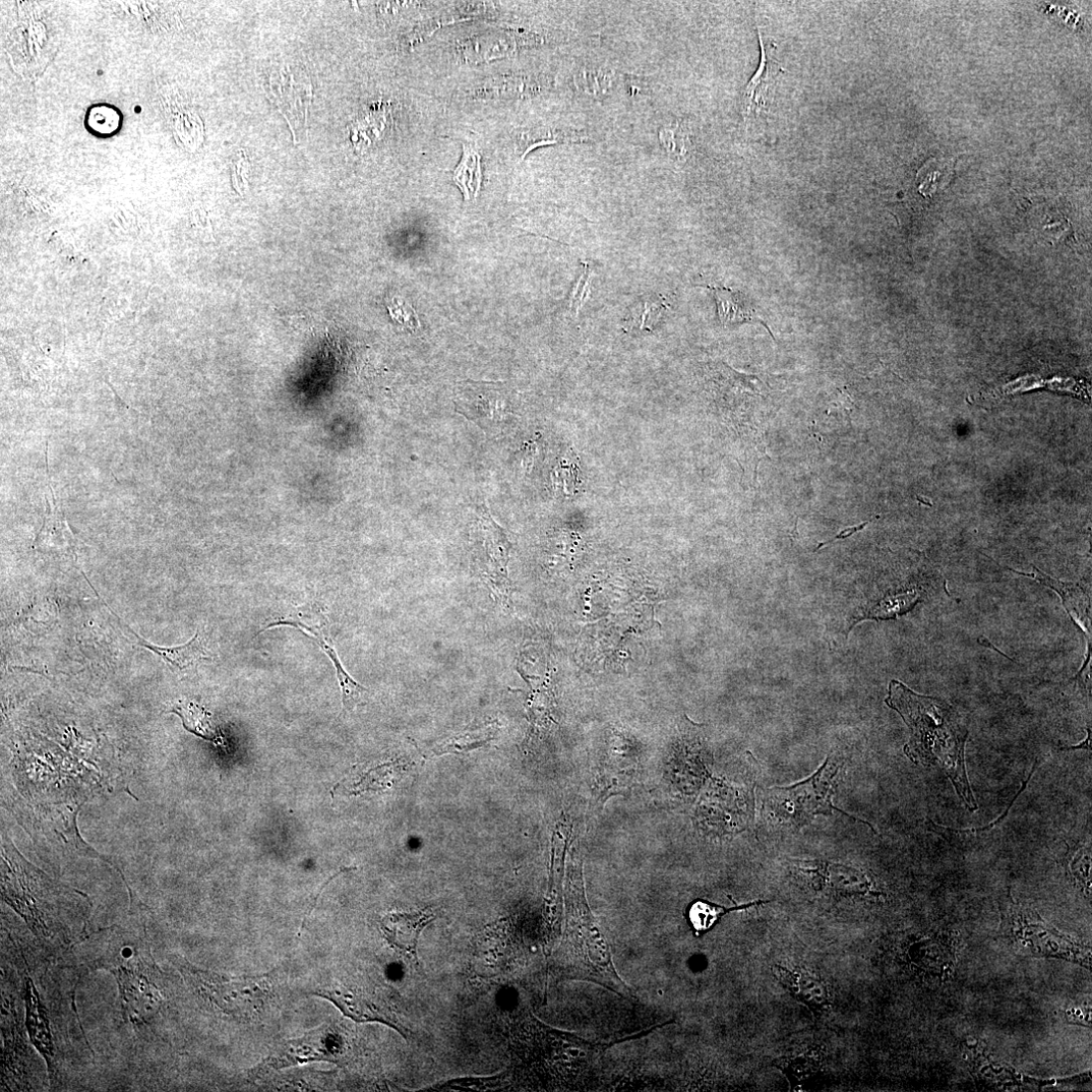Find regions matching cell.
I'll return each instance as SVG.
<instances>
[{
  "label": "cell",
  "instance_id": "6da1fadb",
  "mask_svg": "<svg viewBox=\"0 0 1092 1092\" xmlns=\"http://www.w3.org/2000/svg\"><path fill=\"white\" fill-rule=\"evenodd\" d=\"M886 704L897 711L910 731L905 755L916 764L941 768L970 812L979 810L965 767L968 727L958 711L946 701L917 694L892 680Z\"/></svg>",
  "mask_w": 1092,
  "mask_h": 1092
},
{
  "label": "cell",
  "instance_id": "7a4b0ae2",
  "mask_svg": "<svg viewBox=\"0 0 1092 1092\" xmlns=\"http://www.w3.org/2000/svg\"><path fill=\"white\" fill-rule=\"evenodd\" d=\"M581 881L572 875L566 933L558 953V967L568 979L586 981L628 999L635 992L621 979L609 943L595 923L584 899Z\"/></svg>",
  "mask_w": 1092,
  "mask_h": 1092
},
{
  "label": "cell",
  "instance_id": "3957f363",
  "mask_svg": "<svg viewBox=\"0 0 1092 1092\" xmlns=\"http://www.w3.org/2000/svg\"><path fill=\"white\" fill-rule=\"evenodd\" d=\"M109 934L106 951L96 961L116 978L125 1016L148 1023L164 1001L160 971L141 938L120 929Z\"/></svg>",
  "mask_w": 1092,
  "mask_h": 1092
},
{
  "label": "cell",
  "instance_id": "277c9868",
  "mask_svg": "<svg viewBox=\"0 0 1092 1092\" xmlns=\"http://www.w3.org/2000/svg\"><path fill=\"white\" fill-rule=\"evenodd\" d=\"M840 767V762L828 758L810 779L792 787L765 791L767 817L780 826L800 828L817 816L842 814L831 801Z\"/></svg>",
  "mask_w": 1092,
  "mask_h": 1092
},
{
  "label": "cell",
  "instance_id": "5b68a950",
  "mask_svg": "<svg viewBox=\"0 0 1092 1092\" xmlns=\"http://www.w3.org/2000/svg\"><path fill=\"white\" fill-rule=\"evenodd\" d=\"M178 965L200 995L224 1013L249 1017L258 1013L273 995V975L226 979L197 969L184 960Z\"/></svg>",
  "mask_w": 1092,
  "mask_h": 1092
},
{
  "label": "cell",
  "instance_id": "8992f818",
  "mask_svg": "<svg viewBox=\"0 0 1092 1092\" xmlns=\"http://www.w3.org/2000/svg\"><path fill=\"white\" fill-rule=\"evenodd\" d=\"M345 1039L341 1029L324 1023L301 1038L282 1044L267 1061L266 1069H282L312 1061L339 1063L345 1057Z\"/></svg>",
  "mask_w": 1092,
  "mask_h": 1092
},
{
  "label": "cell",
  "instance_id": "52a82bcc",
  "mask_svg": "<svg viewBox=\"0 0 1092 1092\" xmlns=\"http://www.w3.org/2000/svg\"><path fill=\"white\" fill-rule=\"evenodd\" d=\"M270 94L286 117L295 137L306 127L308 106L312 100V85L298 66L285 64L270 79Z\"/></svg>",
  "mask_w": 1092,
  "mask_h": 1092
},
{
  "label": "cell",
  "instance_id": "ba28073f",
  "mask_svg": "<svg viewBox=\"0 0 1092 1092\" xmlns=\"http://www.w3.org/2000/svg\"><path fill=\"white\" fill-rule=\"evenodd\" d=\"M485 385L461 384L455 393L456 411L473 422L488 437L502 435L513 413L500 392Z\"/></svg>",
  "mask_w": 1092,
  "mask_h": 1092
},
{
  "label": "cell",
  "instance_id": "9c48e42d",
  "mask_svg": "<svg viewBox=\"0 0 1092 1092\" xmlns=\"http://www.w3.org/2000/svg\"><path fill=\"white\" fill-rule=\"evenodd\" d=\"M798 875L814 890L834 898L863 897L872 892V882L863 871L829 862H800Z\"/></svg>",
  "mask_w": 1092,
  "mask_h": 1092
},
{
  "label": "cell",
  "instance_id": "30bf717a",
  "mask_svg": "<svg viewBox=\"0 0 1092 1092\" xmlns=\"http://www.w3.org/2000/svg\"><path fill=\"white\" fill-rule=\"evenodd\" d=\"M775 980L815 1016L825 1012L832 1003L829 984L814 971L802 966L775 964L771 968Z\"/></svg>",
  "mask_w": 1092,
  "mask_h": 1092
},
{
  "label": "cell",
  "instance_id": "8fae6325",
  "mask_svg": "<svg viewBox=\"0 0 1092 1092\" xmlns=\"http://www.w3.org/2000/svg\"><path fill=\"white\" fill-rule=\"evenodd\" d=\"M333 1002L345 1015L358 1022H382L408 1037L409 1030L400 1022L394 1011L376 997L356 989L336 988L318 994Z\"/></svg>",
  "mask_w": 1092,
  "mask_h": 1092
},
{
  "label": "cell",
  "instance_id": "7c38bea8",
  "mask_svg": "<svg viewBox=\"0 0 1092 1092\" xmlns=\"http://www.w3.org/2000/svg\"><path fill=\"white\" fill-rule=\"evenodd\" d=\"M758 34L762 52L761 63L744 91L746 116L750 115L751 112L759 113L765 108L771 89L775 88L778 79L784 74V70L776 57L777 46L771 42L766 43L760 29H758Z\"/></svg>",
  "mask_w": 1092,
  "mask_h": 1092
},
{
  "label": "cell",
  "instance_id": "4fadbf2b",
  "mask_svg": "<svg viewBox=\"0 0 1092 1092\" xmlns=\"http://www.w3.org/2000/svg\"><path fill=\"white\" fill-rule=\"evenodd\" d=\"M435 920L436 916L429 909L412 914H392L382 920L381 929L391 946L417 962L420 935Z\"/></svg>",
  "mask_w": 1092,
  "mask_h": 1092
},
{
  "label": "cell",
  "instance_id": "5bb4252c",
  "mask_svg": "<svg viewBox=\"0 0 1092 1092\" xmlns=\"http://www.w3.org/2000/svg\"><path fill=\"white\" fill-rule=\"evenodd\" d=\"M1014 574L1022 575L1034 580L1039 581L1041 584L1055 590L1061 597L1065 610L1070 615L1071 620L1075 618L1080 621L1085 628L1090 632V594L1085 588L1077 583H1064L1059 580H1055L1045 573L1033 566V573L1026 574L1014 571L1007 568Z\"/></svg>",
  "mask_w": 1092,
  "mask_h": 1092
},
{
  "label": "cell",
  "instance_id": "9a60e30c",
  "mask_svg": "<svg viewBox=\"0 0 1092 1092\" xmlns=\"http://www.w3.org/2000/svg\"><path fill=\"white\" fill-rule=\"evenodd\" d=\"M1038 765H1039V762L1036 761V763L1033 767V770H1031V773L1029 774L1028 778L1023 782V784L1020 788V791L1018 792L1017 796L1013 799V801L1009 804V806H1008L1007 810L1005 811V813L1001 818H999L997 820L992 822L991 824H989L985 827H980V828L958 829V828H953V827L940 825V824L935 823L934 821H930L929 822L930 823L929 829H931L933 832H935L937 834H940L950 844H952V845H954L958 848L959 847L960 848H971V847H976L978 845H984L986 843H989L994 838L995 832L1000 831V828L1001 827V824L1003 823L1005 818L1008 816L1009 811L1013 806V803L1017 800L1018 796H1020V794L1024 791L1029 779L1031 777H1033Z\"/></svg>",
  "mask_w": 1092,
  "mask_h": 1092
},
{
  "label": "cell",
  "instance_id": "2e32d148",
  "mask_svg": "<svg viewBox=\"0 0 1092 1092\" xmlns=\"http://www.w3.org/2000/svg\"><path fill=\"white\" fill-rule=\"evenodd\" d=\"M620 83L618 71L604 64L590 63L583 66L575 77L579 91L595 100L609 97Z\"/></svg>",
  "mask_w": 1092,
  "mask_h": 1092
},
{
  "label": "cell",
  "instance_id": "e0dca14e",
  "mask_svg": "<svg viewBox=\"0 0 1092 1092\" xmlns=\"http://www.w3.org/2000/svg\"><path fill=\"white\" fill-rule=\"evenodd\" d=\"M114 616L116 617L120 625L126 628L130 632V634H132L137 638V643L139 645L148 648L157 655H159L169 665V667H171L173 671H184L188 669V667L192 666L195 662L201 659L208 658L199 633H197L192 640H190L186 644H182L176 647H161L147 643L127 625L121 622V620L115 614Z\"/></svg>",
  "mask_w": 1092,
  "mask_h": 1092
},
{
  "label": "cell",
  "instance_id": "ac0fdd59",
  "mask_svg": "<svg viewBox=\"0 0 1092 1092\" xmlns=\"http://www.w3.org/2000/svg\"><path fill=\"white\" fill-rule=\"evenodd\" d=\"M768 902L758 900L734 907H725L705 899H696L687 908L686 918L694 936L700 938L710 932L723 916Z\"/></svg>",
  "mask_w": 1092,
  "mask_h": 1092
},
{
  "label": "cell",
  "instance_id": "d6986e66",
  "mask_svg": "<svg viewBox=\"0 0 1092 1092\" xmlns=\"http://www.w3.org/2000/svg\"><path fill=\"white\" fill-rule=\"evenodd\" d=\"M924 592L919 589L902 594L888 596L869 609L862 610L856 617L854 626L865 620L888 621L908 614L922 600Z\"/></svg>",
  "mask_w": 1092,
  "mask_h": 1092
},
{
  "label": "cell",
  "instance_id": "ffe728a7",
  "mask_svg": "<svg viewBox=\"0 0 1092 1092\" xmlns=\"http://www.w3.org/2000/svg\"><path fill=\"white\" fill-rule=\"evenodd\" d=\"M774 1065L785 1074L795 1088L819 1073L822 1066V1058L820 1051L809 1049L789 1057L778 1058Z\"/></svg>",
  "mask_w": 1092,
  "mask_h": 1092
},
{
  "label": "cell",
  "instance_id": "44dd1931",
  "mask_svg": "<svg viewBox=\"0 0 1092 1092\" xmlns=\"http://www.w3.org/2000/svg\"><path fill=\"white\" fill-rule=\"evenodd\" d=\"M497 732V722L483 724L444 741L433 752L436 756H440L447 753H459L481 748L493 741Z\"/></svg>",
  "mask_w": 1092,
  "mask_h": 1092
},
{
  "label": "cell",
  "instance_id": "7402d4cb",
  "mask_svg": "<svg viewBox=\"0 0 1092 1092\" xmlns=\"http://www.w3.org/2000/svg\"><path fill=\"white\" fill-rule=\"evenodd\" d=\"M665 298L661 295H646L640 297L631 309L630 317L626 320V330L652 331L654 324L662 317L667 308Z\"/></svg>",
  "mask_w": 1092,
  "mask_h": 1092
},
{
  "label": "cell",
  "instance_id": "603a6c76",
  "mask_svg": "<svg viewBox=\"0 0 1092 1092\" xmlns=\"http://www.w3.org/2000/svg\"><path fill=\"white\" fill-rule=\"evenodd\" d=\"M63 539L66 548L75 552V538L68 525L66 516L56 505L54 494L47 501V512L43 527L36 538V544H47L51 540L53 546H57V539Z\"/></svg>",
  "mask_w": 1092,
  "mask_h": 1092
},
{
  "label": "cell",
  "instance_id": "cb8c5ba5",
  "mask_svg": "<svg viewBox=\"0 0 1092 1092\" xmlns=\"http://www.w3.org/2000/svg\"><path fill=\"white\" fill-rule=\"evenodd\" d=\"M714 294L722 325L750 321L754 312L745 306L740 293L725 287L707 286Z\"/></svg>",
  "mask_w": 1092,
  "mask_h": 1092
},
{
  "label": "cell",
  "instance_id": "d4e9b609",
  "mask_svg": "<svg viewBox=\"0 0 1092 1092\" xmlns=\"http://www.w3.org/2000/svg\"><path fill=\"white\" fill-rule=\"evenodd\" d=\"M182 720L187 731L207 741L218 742L220 735L211 724L210 713L195 703H180L172 709Z\"/></svg>",
  "mask_w": 1092,
  "mask_h": 1092
},
{
  "label": "cell",
  "instance_id": "484cf974",
  "mask_svg": "<svg viewBox=\"0 0 1092 1092\" xmlns=\"http://www.w3.org/2000/svg\"><path fill=\"white\" fill-rule=\"evenodd\" d=\"M658 141L667 156L675 161L687 158L691 140L687 126L682 121H670L658 131Z\"/></svg>",
  "mask_w": 1092,
  "mask_h": 1092
},
{
  "label": "cell",
  "instance_id": "4316f807",
  "mask_svg": "<svg viewBox=\"0 0 1092 1092\" xmlns=\"http://www.w3.org/2000/svg\"><path fill=\"white\" fill-rule=\"evenodd\" d=\"M121 113L118 108L109 104H96L90 108L87 114L88 130L100 138L114 135L121 126Z\"/></svg>",
  "mask_w": 1092,
  "mask_h": 1092
},
{
  "label": "cell",
  "instance_id": "83f0119b",
  "mask_svg": "<svg viewBox=\"0 0 1092 1092\" xmlns=\"http://www.w3.org/2000/svg\"><path fill=\"white\" fill-rule=\"evenodd\" d=\"M479 155L477 152L464 146L463 157L455 170V180L466 200H469L472 193L476 198L480 187V164Z\"/></svg>",
  "mask_w": 1092,
  "mask_h": 1092
},
{
  "label": "cell",
  "instance_id": "f1b7e54d",
  "mask_svg": "<svg viewBox=\"0 0 1092 1092\" xmlns=\"http://www.w3.org/2000/svg\"><path fill=\"white\" fill-rule=\"evenodd\" d=\"M591 137L587 134L577 131H536L531 132L526 136L525 152L526 155L532 149L543 146L546 144L556 143H588L591 141Z\"/></svg>",
  "mask_w": 1092,
  "mask_h": 1092
},
{
  "label": "cell",
  "instance_id": "f546056e",
  "mask_svg": "<svg viewBox=\"0 0 1092 1092\" xmlns=\"http://www.w3.org/2000/svg\"><path fill=\"white\" fill-rule=\"evenodd\" d=\"M327 653L331 657L336 667L338 680L342 690V701L344 709L352 710L357 704L362 702L364 694L368 693V689L359 685L345 672L341 661L339 660L333 648Z\"/></svg>",
  "mask_w": 1092,
  "mask_h": 1092
},
{
  "label": "cell",
  "instance_id": "4dcf8cb0",
  "mask_svg": "<svg viewBox=\"0 0 1092 1092\" xmlns=\"http://www.w3.org/2000/svg\"><path fill=\"white\" fill-rule=\"evenodd\" d=\"M583 267L584 272L578 279L571 296V308L576 315L579 314L591 294L593 268L590 263H583Z\"/></svg>",
  "mask_w": 1092,
  "mask_h": 1092
},
{
  "label": "cell",
  "instance_id": "1f68e13d",
  "mask_svg": "<svg viewBox=\"0 0 1092 1092\" xmlns=\"http://www.w3.org/2000/svg\"><path fill=\"white\" fill-rule=\"evenodd\" d=\"M388 309L395 321L410 330L415 331L421 327L416 311L405 300L398 297L393 298L391 305H388Z\"/></svg>",
  "mask_w": 1092,
  "mask_h": 1092
},
{
  "label": "cell",
  "instance_id": "d6a6232c",
  "mask_svg": "<svg viewBox=\"0 0 1092 1092\" xmlns=\"http://www.w3.org/2000/svg\"><path fill=\"white\" fill-rule=\"evenodd\" d=\"M870 522H871V521H868V522H864V523H862V524H860V525H857V526H854V527H849V528H846V529H844V530L840 531V532H839V533H838V534H837L836 536H834V537H833L832 539H830L829 541H825V542H822V543L819 544V545H818V548H817V550H816V551H819V549H821V548H822V546H824V545H826V544H828V543H830V542H832V541H834V540H836V539H844V538H846V537H848V536H851V535L855 534V533H856V532H858V531H861V530H863V529H864V528H865V527H866V526H867V525H868V524H869Z\"/></svg>",
  "mask_w": 1092,
  "mask_h": 1092
},
{
  "label": "cell",
  "instance_id": "836d02e7",
  "mask_svg": "<svg viewBox=\"0 0 1092 1092\" xmlns=\"http://www.w3.org/2000/svg\"><path fill=\"white\" fill-rule=\"evenodd\" d=\"M1060 750L1061 751L1086 750V751L1090 752L1091 751V730H1090V728L1087 731L1086 740L1084 742H1082L1080 745L1074 746V747H1069V748H1062Z\"/></svg>",
  "mask_w": 1092,
  "mask_h": 1092
},
{
  "label": "cell",
  "instance_id": "e575fe53",
  "mask_svg": "<svg viewBox=\"0 0 1092 1092\" xmlns=\"http://www.w3.org/2000/svg\"><path fill=\"white\" fill-rule=\"evenodd\" d=\"M979 643H980V644H982V645H984V646H986V647H990V648L994 649L995 651H997V652L1001 653V655H1003V656L1007 657L1008 659H1011V658H1010V657H1008V656H1007V655H1006L1005 653H1003L1002 651H1001L1000 649H998V648H997V647H996V646H995V645H994V644H993V643H992V642L990 641V639H988V638H987L986 637H981L979 638Z\"/></svg>",
  "mask_w": 1092,
  "mask_h": 1092
}]
</instances>
